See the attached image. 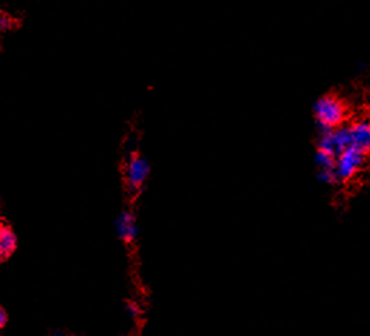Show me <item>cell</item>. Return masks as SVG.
Returning <instances> with one entry per match:
<instances>
[{
    "mask_svg": "<svg viewBox=\"0 0 370 336\" xmlns=\"http://www.w3.org/2000/svg\"><path fill=\"white\" fill-rule=\"evenodd\" d=\"M0 257H1V256H0Z\"/></svg>",
    "mask_w": 370,
    "mask_h": 336,
    "instance_id": "5bb4252c",
    "label": "cell"
},
{
    "mask_svg": "<svg viewBox=\"0 0 370 336\" xmlns=\"http://www.w3.org/2000/svg\"><path fill=\"white\" fill-rule=\"evenodd\" d=\"M117 231H118V236L127 243H131L137 238L138 227H137L135 217L131 211L121 213V216L117 220Z\"/></svg>",
    "mask_w": 370,
    "mask_h": 336,
    "instance_id": "8992f818",
    "label": "cell"
},
{
    "mask_svg": "<svg viewBox=\"0 0 370 336\" xmlns=\"http://www.w3.org/2000/svg\"><path fill=\"white\" fill-rule=\"evenodd\" d=\"M349 131L348 127H338L335 130H322L318 140V151L337 157L347 148H349Z\"/></svg>",
    "mask_w": 370,
    "mask_h": 336,
    "instance_id": "3957f363",
    "label": "cell"
},
{
    "mask_svg": "<svg viewBox=\"0 0 370 336\" xmlns=\"http://www.w3.org/2000/svg\"><path fill=\"white\" fill-rule=\"evenodd\" d=\"M365 165V154L349 147L335 157V173L338 180L348 182L354 179Z\"/></svg>",
    "mask_w": 370,
    "mask_h": 336,
    "instance_id": "7a4b0ae2",
    "label": "cell"
},
{
    "mask_svg": "<svg viewBox=\"0 0 370 336\" xmlns=\"http://www.w3.org/2000/svg\"><path fill=\"white\" fill-rule=\"evenodd\" d=\"M149 164L145 158L134 154L125 165V180L131 191H139L149 176Z\"/></svg>",
    "mask_w": 370,
    "mask_h": 336,
    "instance_id": "277c9868",
    "label": "cell"
},
{
    "mask_svg": "<svg viewBox=\"0 0 370 336\" xmlns=\"http://www.w3.org/2000/svg\"><path fill=\"white\" fill-rule=\"evenodd\" d=\"M349 145L362 154L370 152V120L361 118L348 127Z\"/></svg>",
    "mask_w": 370,
    "mask_h": 336,
    "instance_id": "5b68a950",
    "label": "cell"
},
{
    "mask_svg": "<svg viewBox=\"0 0 370 336\" xmlns=\"http://www.w3.org/2000/svg\"><path fill=\"white\" fill-rule=\"evenodd\" d=\"M56 336H61V335H56Z\"/></svg>",
    "mask_w": 370,
    "mask_h": 336,
    "instance_id": "4fadbf2b",
    "label": "cell"
},
{
    "mask_svg": "<svg viewBox=\"0 0 370 336\" xmlns=\"http://www.w3.org/2000/svg\"><path fill=\"white\" fill-rule=\"evenodd\" d=\"M13 26V20L4 11L0 10V33L9 30Z\"/></svg>",
    "mask_w": 370,
    "mask_h": 336,
    "instance_id": "30bf717a",
    "label": "cell"
},
{
    "mask_svg": "<svg viewBox=\"0 0 370 336\" xmlns=\"http://www.w3.org/2000/svg\"><path fill=\"white\" fill-rule=\"evenodd\" d=\"M6 321H7V317H6V313L3 311V308H0V328H3L4 327V324H6Z\"/></svg>",
    "mask_w": 370,
    "mask_h": 336,
    "instance_id": "7c38bea8",
    "label": "cell"
},
{
    "mask_svg": "<svg viewBox=\"0 0 370 336\" xmlns=\"http://www.w3.org/2000/svg\"><path fill=\"white\" fill-rule=\"evenodd\" d=\"M128 313H130V315L132 318H138L139 314H141V308H139L138 304H130L128 305Z\"/></svg>",
    "mask_w": 370,
    "mask_h": 336,
    "instance_id": "8fae6325",
    "label": "cell"
},
{
    "mask_svg": "<svg viewBox=\"0 0 370 336\" xmlns=\"http://www.w3.org/2000/svg\"><path fill=\"white\" fill-rule=\"evenodd\" d=\"M318 179L327 184H334L338 182L335 168L334 169H319L318 170Z\"/></svg>",
    "mask_w": 370,
    "mask_h": 336,
    "instance_id": "9c48e42d",
    "label": "cell"
},
{
    "mask_svg": "<svg viewBox=\"0 0 370 336\" xmlns=\"http://www.w3.org/2000/svg\"><path fill=\"white\" fill-rule=\"evenodd\" d=\"M317 167L318 169H334L335 168V157L322 151L317 152V158H315Z\"/></svg>",
    "mask_w": 370,
    "mask_h": 336,
    "instance_id": "ba28073f",
    "label": "cell"
},
{
    "mask_svg": "<svg viewBox=\"0 0 370 336\" xmlns=\"http://www.w3.org/2000/svg\"><path fill=\"white\" fill-rule=\"evenodd\" d=\"M17 244L14 233L7 227H0V256H9L14 251Z\"/></svg>",
    "mask_w": 370,
    "mask_h": 336,
    "instance_id": "52a82bcc",
    "label": "cell"
},
{
    "mask_svg": "<svg viewBox=\"0 0 370 336\" xmlns=\"http://www.w3.org/2000/svg\"><path fill=\"white\" fill-rule=\"evenodd\" d=\"M314 114L322 130H335L342 127L348 117L345 104L335 95L319 98L314 107Z\"/></svg>",
    "mask_w": 370,
    "mask_h": 336,
    "instance_id": "6da1fadb",
    "label": "cell"
}]
</instances>
